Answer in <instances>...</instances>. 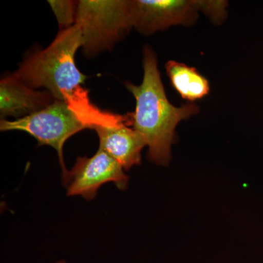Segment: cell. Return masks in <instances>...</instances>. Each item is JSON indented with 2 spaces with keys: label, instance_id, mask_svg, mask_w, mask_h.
<instances>
[{
  "label": "cell",
  "instance_id": "1",
  "mask_svg": "<svg viewBox=\"0 0 263 263\" xmlns=\"http://www.w3.org/2000/svg\"><path fill=\"white\" fill-rule=\"evenodd\" d=\"M81 46L82 35L77 24L60 30L47 48L27 57L12 75L33 89L45 88L93 129L115 122L121 115L100 110L90 100L89 91L83 86L86 76L76 65V53Z\"/></svg>",
  "mask_w": 263,
  "mask_h": 263
},
{
  "label": "cell",
  "instance_id": "2",
  "mask_svg": "<svg viewBox=\"0 0 263 263\" xmlns=\"http://www.w3.org/2000/svg\"><path fill=\"white\" fill-rule=\"evenodd\" d=\"M124 85L136 99V110L132 113L133 129L144 138L150 160L159 165H167L176 127L183 119L198 114L199 107L188 104L178 108L170 103L157 67V56L149 46L143 50L141 84L137 86L126 81Z\"/></svg>",
  "mask_w": 263,
  "mask_h": 263
},
{
  "label": "cell",
  "instance_id": "3",
  "mask_svg": "<svg viewBox=\"0 0 263 263\" xmlns=\"http://www.w3.org/2000/svg\"><path fill=\"white\" fill-rule=\"evenodd\" d=\"M76 24L81 29L85 56L110 51L133 27L131 0L78 1Z\"/></svg>",
  "mask_w": 263,
  "mask_h": 263
},
{
  "label": "cell",
  "instance_id": "4",
  "mask_svg": "<svg viewBox=\"0 0 263 263\" xmlns=\"http://www.w3.org/2000/svg\"><path fill=\"white\" fill-rule=\"evenodd\" d=\"M89 128L65 102L59 100L27 117L0 122L2 132H25L37 140L39 146L47 145L54 148L62 167V178L68 172L63 157L65 142L76 133Z\"/></svg>",
  "mask_w": 263,
  "mask_h": 263
},
{
  "label": "cell",
  "instance_id": "5",
  "mask_svg": "<svg viewBox=\"0 0 263 263\" xmlns=\"http://www.w3.org/2000/svg\"><path fill=\"white\" fill-rule=\"evenodd\" d=\"M128 176L124 168L105 151L99 148L93 157H79L75 165L62 178L67 196H80L91 200L99 188L108 182L115 183L119 190L127 187Z\"/></svg>",
  "mask_w": 263,
  "mask_h": 263
},
{
  "label": "cell",
  "instance_id": "6",
  "mask_svg": "<svg viewBox=\"0 0 263 263\" xmlns=\"http://www.w3.org/2000/svg\"><path fill=\"white\" fill-rule=\"evenodd\" d=\"M199 0H132L133 27L149 35L172 26L190 25L197 20Z\"/></svg>",
  "mask_w": 263,
  "mask_h": 263
},
{
  "label": "cell",
  "instance_id": "7",
  "mask_svg": "<svg viewBox=\"0 0 263 263\" xmlns=\"http://www.w3.org/2000/svg\"><path fill=\"white\" fill-rule=\"evenodd\" d=\"M130 125L132 114L93 128L100 140L99 148L105 151L126 171L141 163V151L146 146L143 136Z\"/></svg>",
  "mask_w": 263,
  "mask_h": 263
},
{
  "label": "cell",
  "instance_id": "8",
  "mask_svg": "<svg viewBox=\"0 0 263 263\" xmlns=\"http://www.w3.org/2000/svg\"><path fill=\"white\" fill-rule=\"evenodd\" d=\"M55 99L48 91L29 87L10 74L0 81V117L21 119L51 105Z\"/></svg>",
  "mask_w": 263,
  "mask_h": 263
},
{
  "label": "cell",
  "instance_id": "9",
  "mask_svg": "<svg viewBox=\"0 0 263 263\" xmlns=\"http://www.w3.org/2000/svg\"><path fill=\"white\" fill-rule=\"evenodd\" d=\"M165 70L173 87L183 100L195 101L210 91L209 81L195 67L171 60L165 64Z\"/></svg>",
  "mask_w": 263,
  "mask_h": 263
},
{
  "label": "cell",
  "instance_id": "10",
  "mask_svg": "<svg viewBox=\"0 0 263 263\" xmlns=\"http://www.w3.org/2000/svg\"><path fill=\"white\" fill-rule=\"evenodd\" d=\"M48 3L56 16L60 30L68 29L76 25L77 21L78 1L49 0Z\"/></svg>",
  "mask_w": 263,
  "mask_h": 263
},
{
  "label": "cell",
  "instance_id": "11",
  "mask_svg": "<svg viewBox=\"0 0 263 263\" xmlns=\"http://www.w3.org/2000/svg\"><path fill=\"white\" fill-rule=\"evenodd\" d=\"M200 11L209 15L210 18L216 23H221L227 15L226 8L228 2L214 1V0H199Z\"/></svg>",
  "mask_w": 263,
  "mask_h": 263
},
{
  "label": "cell",
  "instance_id": "12",
  "mask_svg": "<svg viewBox=\"0 0 263 263\" xmlns=\"http://www.w3.org/2000/svg\"><path fill=\"white\" fill-rule=\"evenodd\" d=\"M56 263H66V262H65V261L62 260V261H60V262H57Z\"/></svg>",
  "mask_w": 263,
  "mask_h": 263
}]
</instances>
